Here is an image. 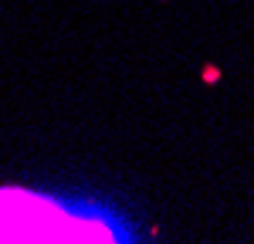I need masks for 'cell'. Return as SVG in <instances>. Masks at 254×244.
<instances>
[{"mask_svg":"<svg viewBox=\"0 0 254 244\" xmlns=\"http://www.w3.org/2000/svg\"><path fill=\"white\" fill-rule=\"evenodd\" d=\"M122 234L109 221H71L51 197L0 190V241H122Z\"/></svg>","mask_w":254,"mask_h":244,"instance_id":"6da1fadb","label":"cell"}]
</instances>
